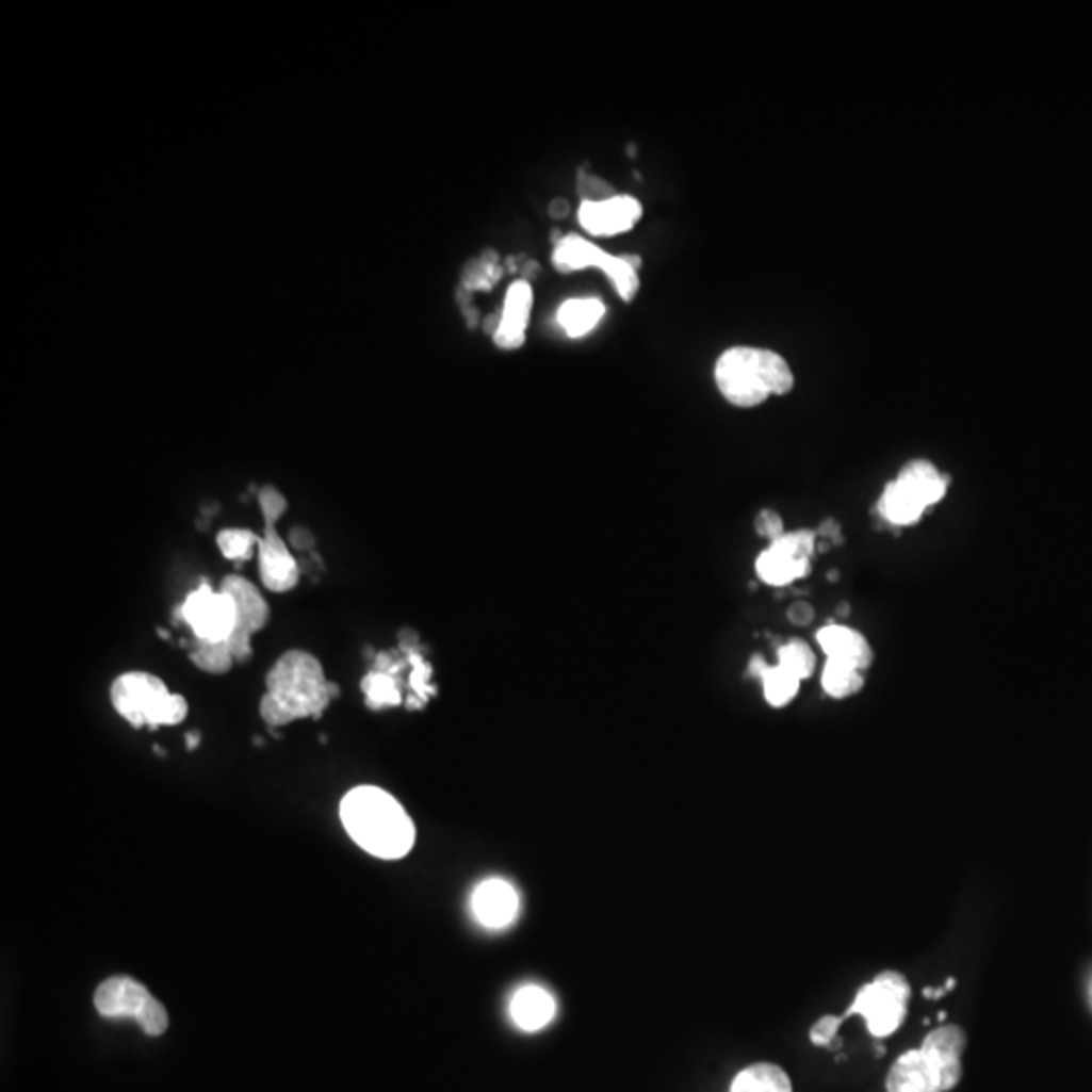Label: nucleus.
<instances>
[{
    "label": "nucleus",
    "instance_id": "obj_15",
    "mask_svg": "<svg viewBox=\"0 0 1092 1092\" xmlns=\"http://www.w3.org/2000/svg\"><path fill=\"white\" fill-rule=\"evenodd\" d=\"M817 641L824 654L832 659H842L866 672L874 662V652L866 637L846 625L830 623L817 632Z\"/></svg>",
    "mask_w": 1092,
    "mask_h": 1092
},
{
    "label": "nucleus",
    "instance_id": "obj_19",
    "mask_svg": "<svg viewBox=\"0 0 1092 1092\" xmlns=\"http://www.w3.org/2000/svg\"><path fill=\"white\" fill-rule=\"evenodd\" d=\"M403 664L391 655H378L377 668L362 680V692L371 708H389L401 704L398 670Z\"/></svg>",
    "mask_w": 1092,
    "mask_h": 1092
},
{
    "label": "nucleus",
    "instance_id": "obj_38",
    "mask_svg": "<svg viewBox=\"0 0 1092 1092\" xmlns=\"http://www.w3.org/2000/svg\"><path fill=\"white\" fill-rule=\"evenodd\" d=\"M199 740V733H191V735L186 736V747H189V749H197Z\"/></svg>",
    "mask_w": 1092,
    "mask_h": 1092
},
{
    "label": "nucleus",
    "instance_id": "obj_2",
    "mask_svg": "<svg viewBox=\"0 0 1092 1092\" xmlns=\"http://www.w3.org/2000/svg\"><path fill=\"white\" fill-rule=\"evenodd\" d=\"M340 821L364 852L398 860L415 846V824L397 799L375 785L351 789L340 801Z\"/></svg>",
    "mask_w": 1092,
    "mask_h": 1092
},
{
    "label": "nucleus",
    "instance_id": "obj_27",
    "mask_svg": "<svg viewBox=\"0 0 1092 1092\" xmlns=\"http://www.w3.org/2000/svg\"><path fill=\"white\" fill-rule=\"evenodd\" d=\"M777 659H779L777 664L781 668H785L787 672H792L799 680H805V678L814 674V650L805 641H801V639H792V641L783 643L777 650Z\"/></svg>",
    "mask_w": 1092,
    "mask_h": 1092
},
{
    "label": "nucleus",
    "instance_id": "obj_21",
    "mask_svg": "<svg viewBox=\"0 0 1092 1092\" xmlns=\"http://www.w3.org/2000/svg\"><path fill=\"white\" fill-rule=\"evenodd\" d=\"M729 1092H794L792 1078L773 1062H756L736 1074Z\"/></svg>",
    "mask_w": 1092,
    "mask_h": 1092
},
{
    "label": "nucleus",
    "instance_id": "obj_37",
    "mask_svg": "<svg viewBox=\"0 0 1092 1092\" xmlns=\"http://www.w3.org/2000/svg\"><path fill=\"white\" fill-rule=\"evenodd\" d=\"M569 213V202L567 200H555L551 205V215L556 218L565 217Z\"/></svg>",
    "mask_w": 1092,
    "mask_h": 1092
},
{
    "label": "nucleus",
    "instance_id": "obj_13",
    "mask_svg": "<svg viewBox=\"0 0 1092 1092\" xmlns=\"http://www.w3.org/2000/svg\"><path fill=\"white\" fill-rule=\"evenodd\" d=\"M533 308V288L528 281L520 279L512 283L506 292V301L502 310V319L494 332V342L504 351H515L524 344L526 326L531 320Z\"/></svg>",
    "mask_w": 1092,
    "mask_h": 1092
},
{
    "label": "nucleus",
    "instance_id": "obj_34",
    "mask_svg": "<svg viewBox=\"0 0 1092 1092\" xmlns=\"http://www.w3.org/2000/svg\"><path fill=\"white\" fill-rule=\"evenodd\" d=\"M955 983H957V981H955L954 977H949V979L945 981V985H943V988H934V990L933 988H925V990H923V995H925L927 999H939V997H943L945 993L955 990Z\"/></svg>",
    "mask_w": 1092,
    "mask_h": 1092
},
{
    "label": "nucleus",
    "instance_id": "obj_10",
    "mask_svg": "<svg viewBox=\"0 0 1092 1092\" xmlns=\"http://www.w3.org/2000/svg\"><path fill=\"white\" fill-rule=\"evenodd\" d=\"M221 589L233 599L235 616H238L235 632H233V636L229 637L227 643L233 652L235 662H245L254 654L251 637L256 636L259 630H263L270 619V607L259 593L258 587L243 576H227L221 583Z\"/></svg>",
    "mask_w": 1092,
    "mask_h": 1092
},
{
    "label": "nucleus",
    "instance_id": "obj_24",
    "mask_svg": "<svg viewBox=\"0 0 1092 1092\" xmlns=\"http://www.w3.org/2000/svg\"><path fill=\"white\" fill-rule=\"evenodd\" d=\"M821 686L832 698H848L864 688V672L852 664L828 657L821 674Z\"/></svg>",
    "mask_w": 1092,
    "mask_h": 1092
},
{
    "label": "nucleus",
    "instance_id": "obj_18",
    "mask_svg": "<svg viewBox=\"0 0 1092 1092\" xmlns=\"http://www.w3.org/2000/svg\"><path fill=\"white\" fill-rule=\"evenodd\" d=\"M555 1010L553 995L537 985H526L518 990L510 1004L512 1020L524 1032H538L544 1026H549L555 1017Z\"/></svg>",
    "mask_w": 1092,
    "mask_h": 1092
},
{
    "label": "nucleus",
    "instance_id": "obj_17",
    "mask_svg": "<svg viewBox=\"0 0 1092 1092\" xmlns=\"http://www.w3.org/2000/svg\"><path fill=\"white\" fill-rule=\"evenodd\" d=\"M886 1092H941L936 1074L920 1048L894 1060L886 1076Z\"/></svg>",
    "mask_w": 1092,
    "mask_h": 1092
},
{
    "label": "nucleus",
    "instance_id": "obj_28",
    "mask_svg": "<svg viewBox=\"0 0 1092 1092\" xmlns=\"http://www.w3.org/2000/svg\"><path fill=\"white\" fill-rule=\"evenodd\" d=\"M218 551L229 560H247L258 551L259 537L245 528H229L218 533Z\"/></svg>",
    "mask_w": 1092,
    "mask_h": 1092
},
{
    "label": "nucleus",
    "instance_id": "obj_26",
    "mask_svg": "<svg viewBox=\"0 0 1092 1092\" xmlns=\"http://www.w3.org/2000/svg\"><path fill=\"white\" fill-rule=\"evenodd\" d=\"M193 664L209 674H225L235 664L227 641H197L191 652Z\"/></svg>",
    "mask_w": 1092,
    "mask_h": 1092
},
{
    "label": "nucleus",
    "instance_id": "obj_1",
    "mask_svg": "<svg viewBox=\"0 0 1092 1092\" xmlns=\"http://www.w3.org/2000/svg\"><path fill=\"white\" fill-rule=\"evenodd\" d=\"M267 692L259 715L270 727H286L298 718H320L338 696L316 655L292 650L281 655L265 678Z\"/></svg>",
    "mask_w": 1092,
    "mask_h": 1092
},
{
    "label": "nucleus",
    "instance_id": "obj_12",
    "mask_svg": "<svg viewBox=\"0 0 1092 1092\" xmlns=\"http://www.w3.org/2000/svg\"><path fill=\"white\" fill-rule=\"evenodd\" d=\"M641 215L643 209L639 200L628 195H616L599 202H583L578 209V223L585 231L607 238L634 229Z\"/></svg>",
    "mask_w": 1092,
    "mask_h": 1092
},
{
    "label": "nucleus",
    "instance_id": "obj_11",
    "mask_svg": "<svg viewBox=\"0 0 1092 1092\" xmlns=\"http://www.w3.org/2000/svg\"><path fill=\"white\" fill-rule=\"evenodd\" d=\"M967 1048V1033L957 1024H943L923 1040L920 1053L931 1064L941 1092L954 1091L963 1076V1053Z\"/></svg>",
    "mask_w": 1092,
    "mask_h": 1092
},
{
    "label": "nucleus",
    "instance_id": "obj_32",
    "mask_svg": "<svg viewBox=\"0 0 1092 1092\" xmlns=\"http://www.w3.org/2000/svg\"><path fill=\"white\" fill-rule=\"evenodd\" d=\"M498 265H494V261H482L479 267H470L468 274H466V286L468 288H490V283L494 281V278H500V272L496 270Z\"/></svg>",
    "mask_w": 1092,
    "mask_h": 1092
},
{
    "label": "nucleus",
    "instance_id": "obj_16",
    "mask_svg": "<svg viewBox=\"0 0 1092 1092\" xmlns=\"http://www.w3.org/2000/svg\"><path fill=\"white\" fill-rule=\"evenodd\" d=\"M894 482L900 488H904L925 508H931L934 504H939L949 488V476L941 474L927 459L909 461Z\"/></svg>",
    "mask_w": 1092,
    "mask_h": 1092
},
{
    "label": "nucleus",
    "instance_id": "obj_22",
    "mask_svg": "<svg viewBox=\"0 0 1092 1092\" xmlns=\"http://www.w3.org/2000/svg\"><path fill=\"white\" fill-rule=\"evenodd\" d=\"M603 314L605 306L601 299L571 298L558 308V324L569 337H585L596 328Z\"/></svg>",
    "mask_w": 1092,
    "mask_h": 1092
},
{
    "label": "nucleus",
    "instance_id": "obj_20",
    "mask_svg": "<svg viewBox=\"0 0 1092 1092\" xmlns=\"http://www.w3.org/2000/svg\"><path fill=\"white\" fill-rule=\"evenodd\" d=\"M755 567L756 575L763 583H767L771 587H785L797 578L810 575L812 560H797L769 544V549L763 551L756 558Z\"/></svg>",
    "mask_w": 1092,
    "mask_h": 1092
},
{
    "label": "nucleus",
    "instance_id": "obj_33",
    "mask_svg": "<svg viewBox=\"0 0 1092 1092\" xmlns=\"http://www.w3.org/2000/svg\"><path fill=\"white\" fill-rule=\"evenodd\" d=\"M787 617H789V621L795 623V625H810L814 621V607L810 603H805V601H799V603L792 605Z\"/></svg>",
    "mask_w": 1092,
    "mask_h": 1092
},
{
    "label": "nucleus",
    "instance_id": "obj_23",
    "mask_svg": "<svg viewBox=\"0 0 1092 1092\" xmlns=\"http://www.w3.org/2000/svg\"><path fill=\"white\" fill-rule=\"evenodd\" d=\"M878 512L886 522L894 526H911L916 524L927 508L918 504L904 488H900L896 482H891L882 496L878 500Z\"/></svg>",
    "mask_w": 1092,
    "mask_h": 1092
},
{
    "label": "nucleus",
    "instance_id": "obj_29",
    "mask_svg": "<svg viewBox=\"0 0 1092 1092\" xmlns=\"http://www.w3.org/2000/svg\"><path fill=\"white\" fill-rule=\"evenodd\" d=\"M578 195L583 197V202H599V200L612 199L616 197L614 193V186L605 180L597 179L593 175H587L585 170L578 173Z\"/></svg>",
    "mask_w": 1092,
    "mask_h": 1092
},
{
    "label": "nucleus",
    "instance_id": "obj_36",
    "mask_svg": "<svg viewBox=\"0 0 1092 1092\" xmlns=\"http://www.w3.org/2000/svg\"><path fill=\"white\" fill-rule=\"evenodd\" d=\"M819 535H821V537L832 538V540H837V537H840V526L835 524L834 520H828V522H824V524H821Z\"/></svg>",
    "mask_w": 1092,
    "mask_h": 1092
},
{
    "label": "nucleus",
    "instance_id": "obj_4",
    "mask_svg": "<svg viewBox=\"0 0 1092 1092\" xmlns=\"http://www.w3.org/2000/svg\"><path fill=\"white\" fill-rule=\"evenodd\" d=\"M110 698L116 713L134 729L173 727L189 715L186 700L180 695H173L159 675L148 672L118 675L112 684Z\"/></svg>",
    "mask_w": 1092,
    "mask_h": 1092
},
{
    "label": "nucleus",
    "instance_id": "obj_6",
    "mask_svg": "<svg viewBox=\"0 0 1092 1092\" xmlns=\"http://www.w3.org/2000/svg\"><path fill=\"white\" fill-rule=\"evenodd\" d=\"M258 500L263 517V537H259L258 547L259 576L270 591L286 593L292 591L299 581L298 563L276 528V522L283 517L288 502L272 486L261 488Z\"/></svg>",
    "mask_w": 1092,
    "mask_h": 1092
},
{
    "label": "nucleus",
    "instance_id": "obj_5",
    "mask_svg": "<svg viewBox=\"0 0 1092 1092\" xmlns=\"http://www.w3.org/2000/svg\"><path fill=\"white\" fill-rule=\"evenodd\" d=\"M911 997L913 990L909 979L894 969H886L855 993L852 1006L844 1013V1020L862 1015L874 1038H889L904 1024Z\"/></svg>",
    "mask_w": 1092,
    "mask_h": 1092
},
{
    "label": "nucleus",
    "instance_id": "obj_35",
    "mask_svg": "<svg viewBox=\"0 0 1092 1092\" xmlns=\"http://www.w3.org/2000/svg\"><path fill=\"white\" fill-rule=\"evenodd\" d=\"M767 668H769V664L763 659V655H753V659L749 664V674L761 678Z\"/></svg>",
    "mask_w": 1092,
    "mask_h": 1092
},
{
    "label": "nucleus",
    "instance_id": "obj_9",
    "mask_svg": "<svg viewBox=\"0 0 1092 1092\" xmlns=\"http://www.w3.org/2000/svg\"><path fill=\"white\" fill-rule=\"evenodd\" d=\"M197 641H229L235 632V603L223 589L202 583L179 607Z\"/></svg>",
    "mask_w": 1092,
    "mask_h": 1092
},
{
    "label": "nucleus",
    "instance_id": "obj_7",
    "mask_svg": "<svg viewBox=\"0 0 1092 1092\" xmlns=\"http://www.w3.org/2000/svg\"><path fill=\"white\" fill-rule=\"evenodd\" d=\"M94 1006L103 1017H130L148 1036L168 1030V1012L144 983L128 975H114L101 981L94 993Z\"/></svg>",
    "mask_w": 1092,
    "mask_h": 1092
},
{
    "label": "nucleus",
    "instance_id": "obj_25",
    "mask_svg": "<svg viewBox=\"0 0 1092 1092\" xmlns=\"http://www.w3.org/2000/svg\"><path fill=\"white\" fill-rule=\"evenodd\" d=\"M761 682H763L765 700L775 708L787 706L799 692V684H801L799 678H795L792 672H787L779 664L769 666L761 675Z\"/></svg>",
    "mask_w": 1092,
    "mask_h": 1092
},
{
    "label": "nucleus",
    "instance_id": "obj_30",
    "mask_svg": "<svg viewBox=\"0 0 1092 1092\" xmlns=\"http://www.w3.org/2000/svg\"><path fill=\"white\" fill-rule=\"evenodd\" d=\"M842 1024H844V1015H821L810 1030L812 1044L814 1046H830L840 1032Z\"/></svg>",
    "mask_w": 1092,
    "mask_h": 1092
},
{
    "label": "nucleus",
    "instance_id": "obj_3",
    "mask_svg": "<svg viewBox=\"0 0 1092 1092\" xmlns=\"http://www.w3.org/2000/svg\"><path fill=\"white\" fill-rule=\"evenodd\" d=\"M720 395L735 407H756L773 395H787L795 378L787 360L773 351L735 346L716 360Z\"/></svg>",
    "mask_w": 1092,
    "mask_h": 1092
},
{
    "label": "nucleus",
    "instance_id": "obj_31",
    "mask_svg": "<svg viewBox=\"0 0 1092 1092\" xmlns=\"http://www.w3.org/2000/svg\"><path fill=\"white\" fill-rule=\"evenodd\" d=\"M756 533L767 540H777L785 535V524L773 510H763L755 520Z\"/></svg>",
    "mask_w": 1092,
    "mask_h": 1092
},
{
    "label": "nucleus",
    "instance_id": "obj_8",
    "mask_svg": "<svg viewBox=\"0 0 1092 1092\" xmlns=\"http://www.w3.org/2000/svg\"><path fill=\"white\" fill-rule=\"evenodd\" d=\"M553 265L563 274L587 270V267H599L601 272H605L612 278L617 294L625 301H632V298L636 296L637 288H639L637 272L632 265H628L619 256L617 258L607 256L591 241L578 238V235H565L556 243L555 251H553Z\"/></svg>",
    "mask_w": 1092,
    "mask_h": 1092
},
{
    "label": "nucleus",
    "instance_id": "obj_14",
    "mask_svg": "<svg viewBox=\"0 0 1092 1092\" xmlns=\"http://www.w3.org/2000/svg\"><path fill=\"white\" fill-rule=\"evenodd\" d=\"M472 909L484 927L502 929L517 916V891L506 880L490 878L477 886L472 896Z\"/></svg>",
    "mask_w": 1092,
    "mask_h": 1092
}]
</instances>
